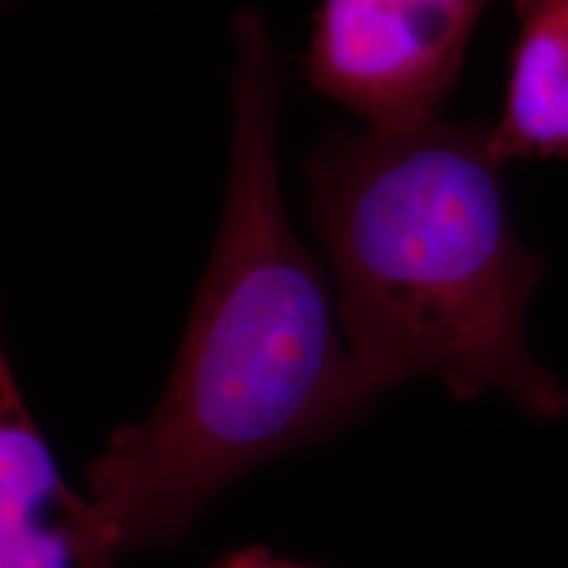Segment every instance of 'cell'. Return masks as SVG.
<instances>
[{
    "instance_id": "6da1fadb",
    "label": "cell",
    "mask_w": 568,
    "mask_h": 568,
    "mask_svg": "<svg viewBox=\"0 0 568 568\" xmlns=\"http://www.w3.org/2000/svg\"><path fill=\"white\" fill-rule=\"evenodd\" d=\"M232 32V153L216 243L159 403L145 422L119 426L88 468L90 500L122 552L176 542L226 485L339 435L379 395L284 209L272 34L251 9Z\"/></svg>"
},
{
    "instance_id": "7a4b0ae2",
    "label": "cell",
    "mask_w": 568,
    "mask_h": 568,
    "mask_svg": "<svg viewBox=\"0 0 568 568\" xmlns=\"http://www.w3.org/2000/svg\"><path fill=\"white\" fill-rule=\"evenodd\" d=\"M487 126L335 132L305 161V203L337 282V318L376 393L439 379L456 400L500 393L568 416L531 353L527 308L548 264L518 240Z\"/></svg>"
},
{
    "instance_id": "3957f363",
    "label": "cell",
    "mask_w": 568,
    "mask_h": 568,
    "mask_svg": "<svg viewBox=\"0 0 568 568\" xmlns=\"http://www.w3.org/2000/svg\"><path fill=\"white\" fill-rule=\"evenodd\" d=\"M487 3L318 0L305 80L376 130L429 122L456 88Z\"/></svg>"
},
{
    "instance_id": "277c9868",
    "label": "cell",
    "mask_w": 568,
    "mask_h": 568,
    "mask_svg": "<svg viewBox=\"0 0 568 568\" xmlns=\"http://www.w3.org/2000/svg\"><path fill=\"white\" fill-rule=\"evenodd\" d=\"M122 545L67 485L0 355V568H113Z\"/></svg>"
},
{
    "instance_id": "5b68a950",
    "label": "cell",
    "mask_w": 568,
    "mask_h": 568,
    "mask_svg": "<svg viewBox=\"0 0 568 568\" xmlns=\"http://www.w3.org/2000/svg\"><path fill=\"white\" fill-rule=\"evenodd\" d=\"M518 32L508 53L500 119L487 126L497 166L568 159V0H514Z\"/></svg>"
},
{
    "instance_id": "8992f818",
    "label": "cell",
    "mask_w": 568,
    "mask_h": 568,
    "mask_svg": "<svg viewBox=\"0 0 568 568\" xmlns=\"http://www.w3.org/2000/svg\"><path fill=\"white\" fill-rule=\"evenodd\" d=\"M213 568H308V566H297L293 560L276 558L266 548H247V550L232 552L230 558H224L222 564H216Z\"/></svg>"
}]
</instances>
